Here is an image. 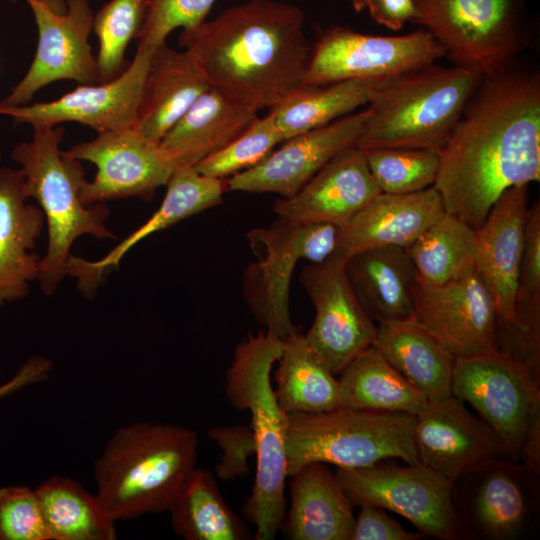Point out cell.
I'll list each match as a JSON object with an SVG mask.
<instances>
[{"mask_svg": "<svg viewBox=\"0 0 540 540\" xmlns=\"http://www.w3.org/2000/svg\"><path fill=\"white\" fill-rule=\"evenodd\" d=\"M439 154L433 186L445 212L477 229L507 189L539 181V74L483 77Z\"/></svg>", "mask_w": 540, "mask_h": 540, "instance_id": "obj_1", "label": "cell"}, {"mask_svg": "<svg viewBox=\"0 0 540 540\" xmlns=\"http://www.w3.org/2000/svg\"><path fill=\"white\" fill-rule=\"evenodd\" d=\"M304 24L296 5L250 0L183 29L179 44L211 88L258 112L305 85L312 46Z\"/></svg>", "mask_w": 540, "mask_h": 540, "instance_id": "obj_2", "label": "cell"}, {"mask_svg": "<svg viewBox=\"0 0 540 540\" xmlns=\"http://www.w3.org/2000/svg\"><path fill=\"white\" fill-rule=\"evenodd\" d=\"M195 430L136 422L117 429L95 462L96 496L114 521L167 512L196 467Z\"/></svg>", "mask_w": 540, "mask_h": 540, "instance_id": "obj_3", "label": "cell"}, {"mask_svg": "<svg viewBox=\"0 0 540 540\" xmlns=\"http://www.w3.org/2000/svg\"><path fill=\"white\" fill-rule=\"evenodd\" d=\"M284 341L260 332L237 345L225 376V393L238 410H248L256 441V473L245 511L255 525L256 540H272L286 511L285 437L288 414L271 384V370Z\"/></svg>", "mask_w": 540, "mask_h": 540, "instance_id": "obj_4", "label": "cell"}, {"mask_svg": "<svg viewBox=\"0 0 540 540\" xmlns=\"http://www.w3.org/2000/svg\"><path fill=\"white\" fill-rule=\"evenodd\" d=\"M483 75L433 64L382 80L367 103L356 146L364 151L409 147L439 152Z\"/></svg>", "mask_w": 540, "mask_h": 540, "instance_id": "obj_5", "label": "cell"}, {"mask_svg": "<svg viewBox=\"0 0 540 540\" xmlns=\"http://www.w3.org/2000/svg\"><path fill=\"white\" fill-rule=\"evenodd\" d=\"M32 128L31 140L17 144L11 156L20 165L28 197L35 199L47 224L48 247L38 280L44 294L52 295L67 275L77 238L114 239V234L105 224L108 207L87 205L82 199L85 171L79 160L60 149L63 125Z\"/></svg>", "mask_w": 540, "mask_h": 540, "instance_id": "obj_6", "label": "cell"}, {"mask_svg": "<svg viewBox=\"0 0 540 540\" xmlns=\"http://www.w3.org/2000/svg\"><path fill=\"white\" fill-rule=\"evenodd\" d=\"M415 421L412 414L342 406L288 414L287 477L313 462L343 469L368 467L390 458L420 464L413 437Z\"/></svg>", "mask_w": 540, "mask_h": 540, "instance_id": "obj_7", "label": "cell"}, {"mask_svg": "<svg viewBox=\"0 0 540 540\" xmlns=\"http://www.w3.org/2000/svg\"><path fill=\"white\" fill-rule=\"evenodd\" d=\"M414 1V23L434 36L455 65L484 77L513 67L528 44L524 0Z\"/></svg>", "mask_w": 540, "mask_h": 540, "instance_id": "obj_8", "label": "cell"}, {"mask_svg": "<svg viewBox=\"0 0 540 540\" xmlns=\"http://www.w3.org/2000/svg\"><path fill=\"white\" fill-rule=\"evenodd\" d=\"M342 227L297 223L279 218L251 229L247 239L256 261L245 270L247 305L266 332L281 340L296 334L289 306L290 282L297 264L322 262L337 252Z\"/></svg>", "mask_w": 540, "mask_h": 540, "instance_id": "obj_9", "label": "cell"}, {"mask_svg": "<svg viewBox=\"0 0 540 540\" xmlns=\"http://www.w3.org/2000/svg\"><path fill=\"white\" fill-rule=\"evenodd\" d=\"M537 368L506 349L456 357L452 395L469 403L496 433L509 454H519L540 420Z\"/></svg>", "mask_w": 540, "mask_h": 540, "instance_id": "obj_10", "label": "cell"}, {"mask_svg": "<svg viewBox=\"0 0 540 540\" xmlns=\"http://www.w3.org/2000/svg\"><path fill=\"white\" fill-rule=\"evenodd\" d=\"M335 477L352 504L395 512L426 534L456 539L460 523L452 502L454 481L423 464L338 468Z\"/></svg>", "mask_w": 540, "mask_h": 540, "instance_id": "obj_11", "label": "cell"}, {"mask_svg": "<svg viewBox=\"0 0 540 540\" xmlns=\"http://www.w3.org/2000/svg\"><path fill=\"white\" fill-rule=\"evenodd\" d=\"M443 56L444 48L426 29L382 36L333 26L312 46L305 85L385 80L433 64Z\"/></svg>", "mask_w": 540, "mask_h": 540, "instance_id": "obj_12", "label": "cell"}, {"mask_svg": "<svg viewBox=\"0 0 540 540\" xmlns=\"http://www.w3.org/2000/svg\"><path fill=\"white\" fill-rule=\"evenodd\" d=\"M345 260L335 253L305 265L299 276L315 309L312 326L304 336L335 375L374 345L377 335V326L349 282Z\"/></svg>", "mask_w": 540, "mask_h": 540, "instance_id": "obj_13", "label": "cell"}, {"mask_svg": "<svg viewBox=\"0 0 540 540\" xmlns=\"http://www.w3.org/2000/svg\"><path fill=\"white\" fill-rule=\"evenodd\" d=\"M38 29V44L24 77L0 100L4 105H24L43 87L58 80L80 85L100 83L96 57L88 38L94 16L88 0H66L65 13L52 11L41 0H25Z\"/></svg>", "mask_w": 540, "mask_h": 540, "instance_id": "obj_14", "label": "cell"}, {"mask_svg": "<svg viewBox=\"0 0 540 540\" xmlns=\"http://www.w3.org/2000/svg\"><path fill=\"white\" fill-rule=\"evenodd\" d=\"M66 152L97 168L93 180H86L82 188L87 205L128 197L149 200L159 187L166 186L175 170L159 144L135 128L100 132Z\"/></svg>", "mask_w": 540, "mask_h": 540, "instance_id": "obj_15", "label": "cell"}, {"mask_svg": "<svg viewBox=\"0 0 540 540\" xmlns=\"http://www.w3.org/2000/svg\"><path fill=\"white\" fill-rule=\"evenodd\" d=\"M154 49L137 46L132 62L116 78L83 84L58 99L24 105L0 103V115L14 124L57 126L65 122L87 125L97 133L134 128L150 58Z\"/></svg>", "mask_w": 540, "mask_h": 540, "instance_id": "obj_16", "label": "cell"}, {"mask_svg": "<svg viewBox=\"0 0 540 540\" xmlns=\"http://www.w3.org/2000/svg\"><path fill=\"white\" fill-rule=\"evenodd\" d=\"M413 318L455 357L498 349L496 305L475 272L440 286L418 283Z\"/></svg>", "mask_w": 540, "mask_h": 540, "instance_id": "obj_17", "label": "cell"}, {"mask_svg": "<svg viewBox=\"0 0 540 540\" xmlns=\"http://www.w3.org/2000/svg\"><path fill=\"white\" fill-rule=\"evenodd\" d=\"M413 437L420 463L453 481L507 454L496 433L453 395L428 401L416 415Z\"/></svg>", "mask_w": 540, "mask_h": 540, "instance_id": "obj_18", "label": "cell"}, {"mask_svg": "<svg viewBox=\"0 0 540 540\" xmlns=\"http://www.w3.org/2000/svg\"><path fill=\"white\" fill-rule=\"evenodd\" d=\"M365 117V109L353 112L284 140L261 162L229 177L226 189L294 195L333 157L356 146Z\"/></svg>", "mask_w": 540, "mask_h": 540, "instance_id": "obj_19", "label": "cell"}, {"mask_svg": "<svg viewBox=\"0 0 540 540\" xmlns=\"http://www.w3.org/2000/svg\"><path fill=\"white\" fill-rule=\"evenodd\" d=\"M528 186L507 189L475 229L474 272L494 299L499 326L516 331L515 296L528 213Z\"/></svg>", "mask_w": 540, "mask_h": 540, "instance_id": "obj_20", "label": "cell"}, {"mask_svg": "<svg viewBox=\"0 0 540 540\" xmlns=\"http://www.w3.org/2000/svg\"><path fill=\"white\" fill-rule=\"evenodd\" d=\"M380 193L365 152L353 146L333 157L294 195L278 199L273 210L292 222L343 227Z\"/></svg>", "mask_w": 540, "mask_h": 540, "instance_id": "obj_21", "label": "cell"}, {"mask_svg": "<svg viewBox=\"0 0 540 540\" xmlns=\"http://www.w3.org/2000/svg\"><path fill=\"white\" fill-rule=\"evenodd\" d=\"M444 213L434 186L410 194L380 193L342 227L336 253L347 259L372 248H407Z\"/></svg>", "mask_w": 540, "mask_h": 540, "instance_id": "obj_22", "label": "cell"}, {"mask_svg": "<svg viewBox=\"0 0 540 540\" xmlns=\"http://www.w3.org/2000/svg\"><path fill=\"white\" fill-rule=\"evenodd\" d=\"M165 196L153 215L107 255L97 261L71 256L67 275L76 277L78 287L92 294L102 277L120 263L124 255L147 236L166 229L181 220L222 203L226 185L222 179L200 174L194 167H177L166 184Z\"/></svg>", "mask_w": 540, "mask_h": 540, "instance_id": "obj_23", "label": "cell"}, {"mask_svg": "<svg viewBox=\"0 0 540 540\" xmlns=\"http://www.w3.org/2000/svg\"><path fill=\"white\" fill-rule=\"evenodd\" d=\"M28 198L21 171L0 168V309L25 298L39 278L42 257L33 248L45 218Z\"/></svg>", "mask_w": 540, "mask_h": 540, "instance_id": "obj_24", "label": "cell"}, {"mask_svg": "<svg viewBox=\"0 0 540 540\" xmlns=\"http://www.w3.org/2000/svg\"><path fill=\"white\" fill-rule=\"evenodd\" d=\"M210 88L189 54L164 42L152 52L134 128L159 143Z\"/></svg>", "mask_w": 540, "mask_h": 540, "instance_id": "obj_25", "label": "cell"}, {"mask_svg": "<svg viewBox=\"0 0 540 540\" xmlns=\"http://www.w3.org/2000/svg\"><path fill=\"white\" fill-rule=\"evenodd\" d=\"M257 118V111L210 88L158 144L175 168L194 167L237 138Z\"/></svg>", "mask_w": 540, "mask_h": 540, "instance_id": "obj_26", "label": "cell"}, {"mask_svg": "<svg viewBox=\"0 0 540 540\" xmlns=\"http://www.w3.org/2000/svg\"><path fill=\"white\" fill-rule=\"evenodd\" d=\"M345 270L373 321L413 318L418 278L406 248L380 247L355 253L345 260Z\"/></svg>", "mask_w": 540, "mask_h": 540, "instance_id": "obj_27", "label": "cell"}, {"mask_svg": "<svg viewBox=\"0 0 540 540\" xmlns=\"http://www.w3.org/2000/svg\"><path fill=\"white\" fill-rule=\"evenodd\" d=\"M291 477L284 534L293 540H351L353 504L326 464L309 463Z\"/></svg>", "mask_w": 540, "mask_h": 540, "instance_id": "obj_28", "label": "cell"}, {"mask_svg": "<svg viewBox=\"0 0 540 540\" xmlns=\"http://www.w3.org/2000/svg\"><path fill=\"white\" fill-rule=\"evenodd\" d=\"M374 346L428 401L452 395L456 357L414 318L378 323Z\"/></svg>", "mask_w": 540, "mask_h": 540, "instance_id": "obj_29", "label": "cell"}, {"mask_svg": "<svg viewBox=\"0 0 540 540\" xmlns=\"http://www.w3.org/2000/svg\"><path fill=\"white\" fill-rule=\"evenodd\" d=\"M274 389L280 407L287 413H318L341 407L340 384L323 358L304 335L284 340Z\"/></svg>", "mask_w": 540, "mask_h": 540, "instance_id": "obj_30", "label": "cell"}, {"mask_svg": "<svg viewBox=\"0 0 540 540\" xmlns=\"http://www.w3.org/2000/svg\"><path fill=\"white\" fill-rule=\"evenodd\" d=\"M341 406L418 415L428 399L372 345L339 374Z\"/></svg>", "mask_w": 540, "mask_h": 540, "instance_id": "obj_31", "label": "cell"}, {"mask_svg": "<svg viewBox=\"0 0 540 540\" xmlns=\"http://www.w3.org/2000/svg\"><path fill=\"white\" fill-rule=\"evenodd\" d=\"M173 531L186 540H245L251 536L222 497L215 476L195 467L168 509Z\"/></svg>", "mask_w": 540, "mask_h": 540, "instance_id": "obj_32", "label": "cell"}, {"mask_svg": "<svg viewBox=\"0 0 540 540\" xmlns=\"http://www.w3.org/2000/svg\"><path fill=\"white\" fill-rule=\"evenodd\" d=\"M51 540H115L116 521L96 494L72 478L56 475L35 488Z\"/></svg>", "mask_w": 540, "mask_h": 540, "instance_id": "obj_33", "label": "cell"}, {"mask_svg": "<svg viewBox=\"0 0 540 540\" xmlns=\"http://www.w3.org/2000/svg\"><path fill=\"white\" fill-rule=\"evenodd\" d=\"M382 80L304 85L269 110L283 140L327 125L368 103Z\"/></svg>", "mask_w": 540, "mask_h": 540, "instance_id": "obj_34", "label": "cell"}, {"mask_svg": "<svg viewBox=\"0 0 540 540\" xmlns=\"http://www.w3.org/2000/svg\"><path fill=\"white\" fill-rule=\"evenodd\" d=\"M422 286H440L474 273L476 232L444 213L407 248Z\"/></svg>", "mask_w": 540, "mask_h": 540, "instance_id": "obj_35", "label": "cell"}, {"mask_svg": "<svg viewBox=\"0 0 540 540\" xmlns=\"http://www.w3.org/2000/svg\"><path fill=\"white\" fill-rule=\"evenodd\" d=\"M475 515L482 531L492 539H511L520 532L527 503L512 467L497 466L484 477L475 498Z\"/></svg>", "mask_w": 540, "mask_h": 540, "instance_id": "obj_36", "label": "cell"}, {"mask_svg": "<svg viewBox=\"0 0 540 540\" xmlns=\"http://www.w3.org/2000/svg\"><path fill=\"white\" fill-rule=\"evenodd\" d=\"M364 152L370 173L382 193H415L436 181L440 166V154L436 150L392 147Z\"/></svg>", "mask_w": 540, "mask_h": 540, "instance_id": "obj_37", "label": "cell"}, {"mask_svg": "<svg viewBox=\"0 0 540 540\" xmlns=\"http://www.w3.org/2000/svg\"><path fill=\"white\" fill-rule=\"evenodd\" d=\"M148 0H110L96 14L93 29L99 42L96 56L100 83L118 77L126 68L125 53L137 36Z\"/></svg>", "mask_w": 540, "mask_h": 540, "instance_id": "obj_38", "label": "cell"}, {"mask_svg": "<svg viewBox=\"0 0 540 540\" xmlns=\"http://www.w3.org/2000/svg\"><path fill=\"white\" fill-rule=\"evenodd\" d=\"M517 333L539 346L540 338V204L528 208L515 296Z\"/></svg>", "mask_w": 540, "mask_h": 540, "instance_id": "obj_39", "label": "cell"}, {"mask_svg": "<svg viewBox=\"0 0 540 540\" xmlns=\"http://www.w3.org/2000/svg\"><path fill=\"white\" fill-rule=\"evenodd\" d=\"M283 137L268 113L257 118L242 134L194 168L200 174L224 179L249 169L265 159Z\"/></svg>", "mask_w": 540, "mask_h": 540, "instance_id": "obj_40", "label": "cell"}, {"mask_svg": "<svg viewBox=\"0 0 540 540\" xmlns=\"http://www.w3.org/2000/svg\"><path fill=\"white\" fill-rule=\"evenodd\" d=\"M0 540H51L35 489L0 488Z\"/></svg>", "mask_w": 540, "mask_h": 540, "instance_id": "obj_41", "label": "cell"}, {"mask_svg": "<svg viewBox=\"0 0 540 540\" xmlns=\"http://www.w3.org/2000/svg\"><path fill=\"white\" fill-rule=\"evenodd\" d=\"M216 0H148V8L137 34L138 45L155 49L177 29L192 28L204 20Z\"/></svg>", "mask_w": 540, "mask_h": 540, "instance_id": "obj_42", "label": "cell"}, {"mask_svg": "<svg viewBox=\"0 0 540 540\" xmlns=\"http://www.w3.org/2000/svg\"><path fill=\"white\" fill-rule=\"evenodd\" d=\"M208 437L221 450L215 475L224 481L249 474V461L256 455V441L251 427L245 425L216 426L208 429Z\"/></svg>", "mask_w": 540, "mask_h": 540, "instance_id": "obj_43", "label": "cell"}, {"mask_svg": "<svg viewBox=\"0 0 540 540\" xmlns=\"http://www.w3.org/2000/svg\"><path fill=\"white\" fill-rule=\"evenodd\" d=\"M355 518L351 540H416L419 533L407 531L387 515L384 509L361 505Z\"/></svg>", "mask_w": 540, "mask_h": 540, "instance_id": "obj_44", "label": "cell"}, {"mask_svg": "<svg viewBox=\"0 0 540 540\" xmlns=\"http://www.w3.org/2000/svg\"><path fill=\"white\" fill-rule=\"evenodd\" d=\"M366 8L374 21L394 31L417 17L414 0H370Z\"/></svg>", "mask_w": 540, "mask_h": 540, "instance_id": "obj_45", "label": "cell"}, {"mask_svg": "<svg viewBox=\"0 0 540 540\" xmlns=\"http://www.w3.org/2000/svg\"><path fill=\"white\" fill-rule=\"evenodd\" d=\"M52 370V362L40 355L29 357L6 382L0 384V400L26 387L45 381Z\"/></svg>", "mask_w": 540, "mask_h": 540, "instance_id": "obj_46", "label": "cell"}, {"mask_svg": "<svg viewBox=\"0 0 540 540\" xmlns=\"http://www.w3.org/2000/svg\"><path fill=\"white\" fill-rule=\"evenodd\" d=\"M15 1V0H12ZM45 5H47L52 11L63 14L66 11L67 3L66 0H41Z\"/></svg>", "mask_w": 540, "mask_h": 540, "instance_id": "obj_47", "label": "cell"}, {"mask_svg": "<svg viewBox=\"0 0 540 540\" xmlns=\"http://www.w3.org/2000/svg\"><path fill=\"white\" fill-rule=\"evenodd\" d=\"M353 6V8L357 12H361L363 9H365L369 3L370 0H349Z\"/></svg>", "mask_w": 540, "mask_h": 540, "instance_id": "obj_48", "label": "cell"}, {"mask_svg": "<svg viewBox=\"0 0 540 540\" xmlns=\"http://www.w3.org/2000/svg\"><path fill=\"white\" fill-rule=\"evenodd\" d=\"M0 160H1V150H0Z\"/></svg>", "mask_w": 540, "mask_h": 540, "instance_id": "obj_49", "label": "cell"}]
</instances>
